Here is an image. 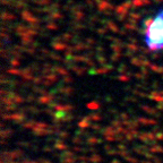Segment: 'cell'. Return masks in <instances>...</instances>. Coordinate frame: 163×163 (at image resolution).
I'll list each match as a JSON object with an SVG mask.
<instances>
[{"label":"cell","instance_id":"cell-1","mask_svg":"<svg viewBox=\"0 0 163 163\" xmlns=\"http://www.w3.org/2000/svg\"><path fill=\"white\" fill-rule=\"evenodd\" d=\"M144 44L151 52L163 51V7L145 22Z\"/></svg>","mask_w":163,"mask_h":163}]
</instances>
